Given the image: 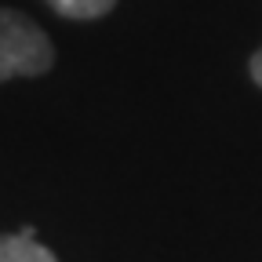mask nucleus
Returning a JSON list of instances; mask_svg holds the SVG:
<instances>
[{"label": "nucleus", "instance_id": "obj_1", "mask_svg": "<svg viewBox=\"0 0 262 262\" xmlns=\"http://www.w3.org/2000/svg\"><path fill=\"white\" fill-rule=\"evenodd\" d=\"M55 66L51 37L15 8H0V84L15 77H40Z\"/></svg>", "mask_w": 262, "mask_h": 262}, {"label": "nucleus", "instance_id": "obj_2", "mask_svg": "<svg viewBox=\"0 0 262 262\" xmlns=\"http://www.w3.org/2000/svg\"><path fill=\"white\" fill-rule=\"evenodd\" d=\"M0 262H58V255L18 229V233H0Z\"/></svg>", "mask_w": 262, "mask_h": 262}, {"label": "nucleus", "instance_id": "obj_3", "mask_svg": "<svg viewBox=\"0 0 262 262\" xmlns=\"http://www.w3.org/2000/svg\"><path fill=\"white\" fill-rule=\"evenodd\" d=\"M44 4L70 22H95V18L110 15L117 8V0H44Z\"/></svg>", "mask_w": 262, "mask_h": 262}, {"label": "nucleus", "instance_id": "obj_4", "mask_svg": "<svg viewBox=\"0 0 262 262\" xmlns=\"http://www.w3.org/2000/svg\"><path fill=\"white\" fill-rule=\"evenodd\" d=\"M248 70H251V80H255V84L262 88V48H258V51L251 55V62H248Z\"/></svg>", "mask_w": 262, "mask_h": 262}]
</instances>
